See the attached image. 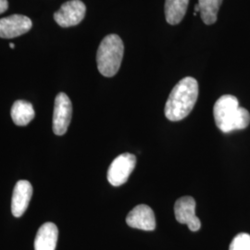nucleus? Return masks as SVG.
I'll return each mask as SVG.
<instances>
[{
	"label": "nucleus",
	"mask_w": 250,
	"mask_h": 250,
	"mask_svg": "<svg viewBox=\"0 0 250 250\" xmlns=\"http://www.w3.org/2000/svg\"><path fill=\"white\" fill-rule=\"evenodd\" d=\"M198 98V83L193 77H186L171 90L165 105V116L171 122L187 118L195 107Z\"/></svg>",
	"instance_id": "1"
},
{
	"label": "nucleus",
	"mask_w": 250,
	"mask_h": 250,
	"mask_svg": "<svg viewBox=\"0 0 250 250\" xmlns=\"http://www.w3.org/2000/svg\"><path fill=\"white\" fill-rule=\"evenodd\" d=\"M213 115L217 127L226 134L246 129L250 124V112L232 95H224L216 101Z\"/></svg>",
	"instance_id": "2"
},
{
	"label": "nucleus",
	"mask_w": 250,
	"mask_h": 250,
	"mask_svg": "<svg viewBox=\"0 0 250 250\" xmlns=\"http://www.w3.org/2000/svg\"><path fill=\"white\" fill-rule=\"evenodd\" d=\"M125 53V45L117 35H108L100 43L97 63L99 72L105 77H112L119 72Z\"/></svg>",
	"instance_id": "3"
},
{
	"label": "nucleus",
	"mask_w": 250,
	"mask_h": 250,
	"mask_svg": "<svg viewBox=\"0 0 250 250\" xmlns=\"http://www.w3.org/2000/svg\"><path fill=\"white\" fill-rule=\"evenodd\" d=\"M136 158L133 154L125 153L111 162L107 170V181L113 187L125 184L135 168Z\"/></svg>",
	"instance_id": "4"
},
{
	"label": "nucleus",
	"mask_w": 250,
	"mask_h": 250,
	"mask_svg": "<svg viewBox=\"0 0 250 250\" xmlns=\"http://www.w3.org/2000/svg\"><path fill=\"white\" fill-rule=\"evenodd\" d=\"M86 7L81 0H71L64 3L54 14L55 21L63 28L75 26L83 20Z\"/></svg>",
	"instance_id": "5"
},
{
	"label": "nucleus",
	"mask_w": 250,
	"mask_h": 250,
	"mask_svg": "<svg viewBox=\"0 0 250 250\" xmlns=\"http://www.w3.org/2000/svg\"><path fill=\"white\" fill-rule=\"evenodd\" d=\"M72 115L71 99L64 94L60 93L55 99L53 113V132L57 135H63L69 128Z\"/></svg>",
	"instance_id": "6"
},
{
	"label": "nucleus",
	"mask_w": 250,
	"mask_h": 250,
	"mask_svg": "<svg viewBox=\"0 0 250 250\" xmlns=\"http://www.w3.org/2000/svg\"><path fill=\"white\" fill-rule=\"evenodd\" d=\"M175 218L179 224H188L192 232H197L201 227V222L196 215V201L192 197L179 198L174 205Z\"/></svg>",
	"instance_id": "7"
},
{
	"label": "nucleus",
	"mask_w": 250,
	"mask_h": 250,
	"mask_svg": "<svg viewBox=\"0 0 250 250\" xmlns=\"http://www.w3.org/2000/svg\"><path fill=\"white\" fill-rule=\"evenodd\" d=\"M32 26L31 19L24 15L14 14L0 19V37L10 39L22 36L29 32Z\"/></svg>",
	"instance_id": "8"
},
{
	"label": "nucleus",
	"mask_w": 250,
	"mask_h": 250,
	"mask_svg": "<svg viewBox=\"0 0 250 250\" xmlns=\"http://www.w3.org/2000/svg\"><path fill=\"white\" fill-rule=\"evenodd\" d=\"M127 224L135 229L153 231L156 228V218L151 208L146 205H138L126 217Z\"/></svg>",
	"instance_id": "9"
},
{
	"label": "nucleus",
	"mask_w": 250,
	"mask_h": 250,
	"mask_svg": "<svg viewBox=\"0 0 250 250\" xmlns=\"http://www.w3.org/2000/svg\"><path fill=\"white\" fill-rule=\"evenodd\" d=\"M33 195V187L26 180H21L16 184L12 200H11V212L14 217H21L26 211Z\"/></svg>",
	"instance_id": "10"
},
{
	"label": "nucleus",
	"mask_w": 250,
	"mask_h": 250,
	"mask_svg": "<svg viewBox=\"0 0 250 250\" xmlns=\"http://www.w3.org/2000/svg\"><path fill=\"white\" fill-rule=\"evenodd\" d=\"M59 230L53 223L43 224L36 233L35 250H55L58 243Z\"/></svg>",
	"instance_id": "11"
},
{
	"label": "nucleus",
	"mask_w": 250,
	"mask_h": 250,
	"mask_svg": "<svg viewBox=\"0 0 250 250\" xmlns=\"http://www.w3.org/2000/svg\"><path fill=\"white\" fill-rule=\"evenodd\" d=\"M10 113L13 123L18 126L29 125L36 115L33 105L25 100H17L14 102Z\"/></svg>",
	"instance_id": "12"
},
{
	"label": "nucleus",
	"mask_w": 250,
	"mask_h": 250,
	"mask_svg": "<svg viewBox=\"0 0 250 250\" xmlns=\"http://www.w3.org/2000/svg\"><path fill=\"white\" fill-rule=\"evenodd\" d=\"M189 0H166L165 17L171 25L178 24L185 17L188 10Z\"/></svg>",
	"instance_id": "13"
},
{
	"label": "nucleus",
	"mask_w": 250,
	"mask_h": 250,
	"mask_svg": "<svg viewBox=\"0 0 250 250\" xmlns=\"http://www.w3.org/2000/svg\"><path fill=\"white\" fill-rule=\"evenodd\" d=\"M223 0H198V6L202 21L207 25L217 21V15Z\"/></svg>",
	"instance_id": "14"
},
{
	"label": "nucleus",
	"mask_w": 250,
	"mask_h": 250,
	"mask_svg": "<svg viewBox=\"0 0 250 250\" xmlns=\"http://www.w3.org/2000/svg\"><path fill=\"white\" fill-rule=\"evenodd\" d=\"M229 250H250V234L241 232L231 242Z\"/></svg>",
	"instance_id": "15"
},
{
	"label": "nucleus",
	"mask_w": 250,
	"mask_h": 250,
	"mask_svg": "<svg viewBox=\"0 0 250 250\" xmlns=\"http://www.w3.org/2000/svg\"><path fill=\"white\" fill-rule=\"evenodd\" d=\"M9 9V3L7 0H0V14L4 13Z\"/></svg>",
	"instance_id": "16"
},
{
	"label": "nucleus",
	"mask_w": 250,
	"mask_h": 250,
	"mask_svg": "<svg viewBox=\"0 0 250 250\" xmlns=\"http://www.w3.org/2000/svg\"><path fill=\"white\" fill-rule=\"evenodd\" d=\"M200 12V9H199V6H198V4L196 5V7H195V15H197V12Z\"/></svg>",
	"instance_id": "17"
},
{
	"label": "nucleus",
	"mask_w": 250,
	"mask_h": 250,
	"mask_svg": "<svg viewBox=\"0 0 250 250\" xmlns=\"http://www.w3.org/2000/svg\"><path fill=\"white\" fill-rule=\"evenodd\" d=\"M9 47H10V48H15V45H14L13 43H10V44H9Z\"/></svg>",
	"instance_id": "18"
}]
</instances>
